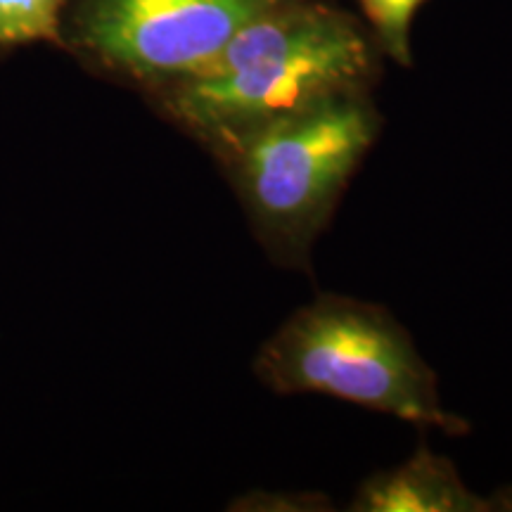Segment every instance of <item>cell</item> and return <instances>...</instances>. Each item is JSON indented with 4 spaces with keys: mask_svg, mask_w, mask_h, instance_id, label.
Masks as SVG:
<instances>
[{
    "mask_svg": "<svg viewBox=\"0 0 512 512\" xmlns=\"http://www.w3.org/2000/svg\"><path fill=\"white\" fill-rule=\"evenodd\" d=\"M252 370L275 394H323L425 430L467 432L411 332L363 299L318 294L261 344Z\"/></svg>",
    "mask_w": 512,
    "mask_h": 512,
    "instance_id": "cell-2",
    "label": "cell"
},
{
    "mask_svg": "<svg viewBox=\"0 0 512 512\" xmlns=\"http://www.w3.org/2000/svg\"><path fill=\"white\" fill-rule=\"evenodd\" d=\"M361 5L389 53L408 62V29L422 0H361Z\"/></svg>",
    "mask_w": 512,
    "mask_h": 512,
    "instance_id": "cell-7",
    "label": "cell"
},
{
    "mask_svg": "<svg viewBox=\"0 0 512 512\" xmlns=\"http://www.w3.org/2000/svg\"><path fill=\"white\" fill-rule=\"evenodd\" d=\"M69 0H0V50L60 43Z\"/></svg>",
    "mask_w": 512,
    "mask_h": 512,
    "instance_id": "cell-6",
    "label": "cell"
},
{
    "mask_svg": "<svg viewBox=\"0 0 512 512\" xmlns=\"http://www.w3.org/2000/svg\"><path fill=\"white\" fill-rule=\"evenodd\" d=\"M351 512H486L491 503L472 494L453 463L415 448L406 463L382 470L358 486Z\"/></svg>",
    "mask_w": 512,
    "mask_h": 512,
    "instance_id": "cell-5",
    "label": "cell"
},
{
    "mask_svg": "<svg viewBox=\"0 0 512 512\" xmlns=\"http://www.w3.org/2000/svg\"><path fill=\"white\" fill-rule=\"evenodd\" d=\"M377 128L354 88L259 128L221 159L268 254L287 266L306 264Z\"/></svg>",
    "mask_w": 512,
    "mask_h": 512,
    "instance_id": "cell-3",
    "label": "cell"
},
{
    "mask_svg": "<svg viewBox=\"0 0 512 512\" xmlns=\"http://www.w3.org/2000/svg\"><path fill=\"white\" fill-rule=\"evenodd\" d=\"M491 503V510H512V486L510 489H503Z\"/></svg>",
    "mask_w": 512,
    "mask_h": 512,
    "instance_id": "cell-8",
    "label": "cell"
},
{
    "mask_svg": "<svg viewBox=\"0 0 512 512\" xmlns=\"http://www.w3.org/2000/svg\"><path fill=\"white\" fill-rule=\"evenodd\" d=\"M368 67V43L347 17L283 3L242 29L202 72L157 91V102L223 159L259 128L354 91Z\"/></svg>",
    "mask_w": 512,
    "mask_h": 512,
    "instance_id": "cell-1",
    "label": "cell"
},
{
    "mask_svg": "<svg viewBox=\"0 0 512 512\" xmlns=\"http://www.w3.org/2000/svg\"><path fill=\"white\" fill-rule=\"evenodd\" d=\"M287 0H69L62 46L162 91L202 72L242 29Z\"/></svg>",
    "mask_w": 512,
    "mask_h": 512,
    "instance_id": "cell-4",
    "label": "cell"
}]
</instances>
